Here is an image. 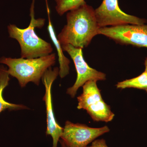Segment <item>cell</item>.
<instances>
[{"label":"cell","mask_w":147,"mask_h":147,"mask_svg":"<svg viewBox=\"0 0 147 147\" xmlns=\"http://www.w3.org/2000/svg\"><path fill=\"white\" fill-rule=\"evenodd\" d=\"M67 24L57 38L61 45L69 44L77 48L86 47L98 34L94 9L85 3L67 13Z\"/></svg>","instance_id":"1"},{"label":"cell","mask_w":147,"mask_h":147,"mask_svg":"<svg viewBox=\"0 0 147 147\" xmlns=\"http://www.w3.org/2000/svg\"><path fill=\"white\" fill-rule=\"evenodd\" d=\"M34 2L33 0L30 8V23L25 29H21L13 24L7 26L9 37L16 39L21 48V58L34 59L52 54L53 48L49 42L40 38L36 33L35 28H41L44 25L45 19H35Z\"/></svg>","instance_id":"2"},{"label":"cell","mask_w":147,"mask_h":147,"mask_svg":"<svg viewBox=\"0 0 147 147\" xmlns=\"http://www.w3.org/2000/svg\"><path fill=\"white\" fill-rule=\"evenodd\" d=\"M56 59L55 53L34 59L3 57L0 63L7 66L9 75L16 78L20 86L24 88L30 82L38 86L46 71L55 64Z\"/></svg>","instance_id":"3"},{"label":"cell","mask_w":147,"mask_h":147,"mask_svg":"<svg viewBox=\"0 0 147 147\" xmlns=\"http://www.w3.org/2000/svg\"><path fill=\"white\" fill-rule=\"evenodd\" d=\"M96 82L91 80L84 84L83 93L77 97V108L86 110L94 121L108 122L113 120L115 115L102 99Z\"/></svg>","instance_id":"4"},{"label":"cell","mask_w":147,"mask_h":147,"mask_svg":"<svg viewBox=\"0 0 147 147\" xmlns=\"http://www.w3.org/2000/svg\"><path fill=\"white\" fill-rule=\"evenodd\" d=\"M102 34L118 43L147 48V25L125 24L100 28Z\"/></svg>","instance_id":"5"},{"label":"cell","mask_w":147,"mask_h":147,"mask_svg":"<svg viewBox=\"0 0 147 147\" xmlns=\"http://www.w3.org/2000/svg\"><path fill=\"white\" fill-rule=\"evenodd\" d=\"M63 51L68 53L73 60L75 65L77 78L72 87L68 88L67 93L73 98L76 94L77 90L88 81H103L106 79L105 74L98 71L90 67L83 57L82 49L74 47L69 44L61 45Z\"/></svg>","instance_id":"6"},{"label":"cell","mask_w":147,"mask_h":147,"mask_svg":"<svg viewBox=\"0 0 147 147\" xmlns=\"http://www.w3.org/2000/svg\"><path fill=\"white\" fill-rule=\"evenodd\" d=\"M94 11L100 28L125 24L143 25L147 21L146 19L123 12L119 6L118 0H103L101 5L94 9Z\"/></svg>","instance_id":"7"},{"label":"cell","mask_w":147,"mask_h":147,"mask_svg":"<svg viewBox=\"0 0 147 147\" xmlns=\"http://www.w3.org/2000/svg\"><path fill=\"white\" fill-rule=\"evenodd\" d=\"M109 131L107 126L93 128L67 121L61 138L68 147H87L97 137Z\"/></svg>","instance_id":"8"},{"label":"cell","mask_w":147,"mask_h":147,"mask_svg":"<svg viewBox=\"0 0 147 147\" xmlns=\"http://www.w3.org/2000/svg\"><path fill=\"white\" fill-rule=\"evenodd\" d=\"M59 68L55 67L48 69L42 76V80L45 88L43 97L45 101L47 115V130L46 134L50 135L53 139V147H57L58 142L61 137L63 128L60 126L56 121L53 107L51 88L53 82L59 75Z\"/></svg>","instance_id":"9"},{"label":"cell","mask_w":147,"mask_h":147,"mask_svg":"<svg viewBox=\"0 0 147 147\" xmlns=\"http://www.w3.org/2000/svg\"><path fill=\"white\" fill-rule=\"evenodd\" d=\"M9 76L7 69L3 65L0 66V113L6 110L11 111L28 109L25 105L10 103L4 99L3 91L8 85L10 80Z\"/></svg>","instance_id":"10"},{"label":"cell","mask_w":147,"mask_h":147,"mask_svg":"<svg viewBox=\"0 0 147 147\" xmlns=\"http://www.w3.org/2000/svg\"><path fill=\"white\" fill-rule=\"evenodd\" d=\"M47 30L50 34V38L57 48L59 57V75L61 78L62 79L68 75L69 73V65L70 61L64 55L61 45L58 40L56 36V34L55 33L54 28L50 20H49Z\"/></svg>","instance_id":"11"},{"label":"cell","mask_w":147,"mask_h":147,"mask_svg":"<svg viewBox=\"0 0 147 147\" xmlns=\"http://www.w3.org/2000/svg\"><path fill=\"white\" fill-rule=\"evenodd\" d=\"M116 86L117 88L121 89L133 88L144 90L147 92V73L144 71L135 78L119 82Z\"/></svg>","instance_id":"12"},{"label":"cell","mask_w":147,"mask_h":147,"mask_svg":"<svg viewBox=\"0 0 147 147\" xmlns=\"http://www.w3.org/2000/svg\"><path fill=\"white\" fill-rule=\"evenodd\" d=\"M55 9L58 14L62 16L66 12L79 7L86 3L85 0H55Z\"/></svg>","instance_id":"13"},{"label":"cell","mask_w":147,"mask_h":147,"mask_svg":"<svg viewBox=\"0 0 147 147\" xmlns=\"http://www.w3.org/2000/svg\"><path fill=\"white\" fill-rule=\"evenodd\" d=\"M87 147H108L104 139H97L92 142L91 146Z\"/></svg>","instance_id":"14"},{"label":"cell","mask_w":147,"mask_h":147,"mask_svg":"<svg viewBox=\"0 0 147 147\" xmlns=\"http://www.w3.org/2000/svg\"><path fill=\"white\" fill-rule=\"evenodd\" d=\"M59 142L61 144V147H68L65 144V143L64 142L62 139L60 140H59Z\"/></svg>","instance_id":"15"},{"label":"cell","mask_w":147,"mask_h":147,"mask_svg":"<svg viewBox=\"0 0 147 147\" xmlns=\"http://www.w3.org/2000/svg\"><path fill=\"white\" fill-rule=\"evenodd\" d=\"M145 71L147 73V57L146 58V60L145 61Z\"/></svg>","instance_id":"16"}]
</instances>
